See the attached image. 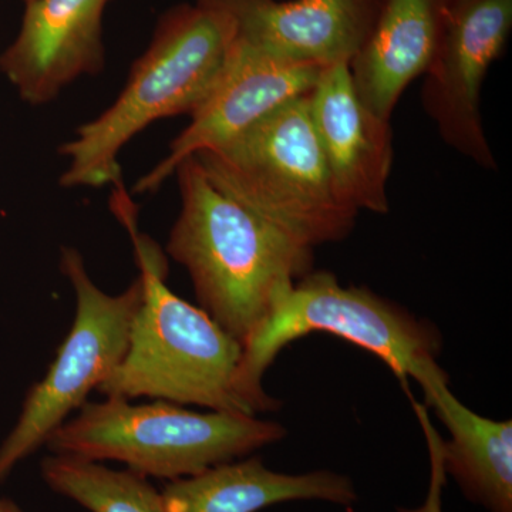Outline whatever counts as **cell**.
Returning <instances> with one entry per match:
<instances>
[{"label":"cell","instance_id":"6da1fadb","mask_svg":"<svg viewBox=\"0 0 512 512\" xmlns=\"http://www.w3.org/2000/svg\"><path fill=\"white\" fill-rule=\"evenodd\" d=\"M174 174L181 210L167 254L187 269L201 308L244 346L278 296L312 272L313 249L215 187L197 158L184 160Z\"/></svg>","mask_w":512,"mask_h":512},{"label":"cell","instance_id":"7a4b0ae2","mask_svg":"<svg viewBox=\"0 0 512 512\" xmlns=\"http://www.w3.org/2000/svg\"><path fill=\"white\" fill-rule=\"evenodd\" d=\"M111 187V210L133 239L143 301L131 322L126 355L97 392L128 402L148 397L252 414L237 393L241 343L204 309L168 289L167 261L153 239L138 229L126 185L120 180Z\"/></svg>","mask_w":512,"mask_h":512},{"label":"cell","instance_id":"3957f363","mask_svg":"<svg viewBox=\"0 0 512 512\" xmlns=\"http://www.w3.org/2000/svg\"><path fill=\"white\" fill-rule=\"evenodd\" d=\"M234 39V26L220 10L197 2L168 9L117 99L59 147L67 161L60 187L101 188L121 180L123 148L158 120L191 116L217 82Z\"/></svg>","mask_w":512,"mask_h":512},{"label":"cell","instance_id":"277c9868","mask_svg":"<svg viewBox=\"0 0 512 512\" xmlns=\"http://www.w3.org/2000/svg\"><path fill=\"white\" fill-rule=\"evenodd\" d=\"M192 157L215 187L305 247L340 241L355 227L357 212L333 187L309 94Z\"/></svg>","mask_w":512,"mask_h":512},{"label":"cell","instance_id":"5b68a950","mask_svg":"<svg viewBox=\"0 0 512 512\" xmlns=\"http://www.w3.org/2000/svg\"><path fill=\"white\" fill-rule=\"evenodd\" d=\"M313 332L345 339L383 360L407 384L448 377L439 366V330L366 288L343 286L329 272H309L276 299L262 328L242 346L237 393L249 412L278 409L262 387L268 367L285 346Z\"/></svg>","mask_w":512,"mask_h":512},{"label":"cell","instance_id":"8992f818","mask_svg":"<svg viewBox=\"0 0 512 512\" xmlns=\"http://www.w3.org/2000/svg\"><path fill=\"white\" fill-rule=\"evenodd\" d=\"M79 410L46 440L53 454L119 461L141 476L167 481L248 456L286 436L281 424L254 414L191 412L163 400L131 404L106 397Z\"/></svg>","mask_w":512,"mask_h":512},{"label":"cell","instance_id":"52a82bcc","mask_svg":"<svg viewBox=\"0 0 512 512\" xmlns=\"http://www.w3.org/2000/svg\"><path fill=\"white\" fill-rule=\"evenodd\" d=\"M59 266L76 293V316L56 359L26 394L18 423L0 447V483L120 365L143 301L140 276L119 295L101 291L76 248H62Z\"/></svg>","mask_w":512,"mask_h":512},{"label":"cell","instance_id":"ba28073f","mask_svg":"<svg viewBox=\"0 0 512 512\" xmlns=\"http://www.w3.org/2000/svg\"><path fill=\"white\" fill-rule=\"evenodd\" d=\"M512 28V0H453L424 73L423 104L440 136L480 167L497 170L481 117V87Z\"/></svg>","mask_w":512,"mask_h":512},{"label":"cell","instance_id":"9c48e42d","mask_svg":"<svg viewBox=\"0 0 512 512\" xmlns=\"http://www.w3.org/2000/svg\"><path fill=\"white\" fill-rule=\"evenodd\" d=\"M323 69L289 62L235 37L211 92L167 156L138 178L134 194H154L187 158L227 143L285 104L308 96Z\"/></svg>","mask_w":512,"mask_h":512},{"label":"cell","instance_id":"30bf717a","mask_svg":"<svg viewBox=\"0 0 512 512\" xmlns=\"http://www.w3.org/2000/svg\"><path fill=\"white\" fill-rule=\"evenodd\" d=\"M110 2L26 3L18 35L0 53V73L23 103L46 106L82 77L103 72V18Z\"/></svg>","mask_w":512,"mask_h":512},{"label":"cell","instance_id":"8fae6325","mask_svg":"<svg viewBox=\"0 0 512 512\" xmlns=\"http://www.w3.org/2000/svg\"><path fill=\"white\" fill-rule=\"evenodd\" d=\"M309 109L340 200L357 214H386L387 181L393 164L392 126L360 99L350 63L322 70L309 94Z\"/></svg>","mask_w":512,"mask_h":512},{"label":"cell","instance_id":"7c38bea8","mask_svg":"<svg viewBox=\"0 0 512 512\" xmlns=\"http://www.w3.org/2000/svg\"><path fill=\"white\" fill-rule=\"evenodd\" d=\"M224 13L235 37L289 62L350 63L366 42L380 0H197Z\"/></svg>","mask_w":512,"mask_h":512},{"label":"cell","instance_id":"4fadbf2b","mask_svg":"<svg viewBox=\"0 0 512 512\" xmlns=\"http://www.w3.org/2000/svg\"><path fill=\"white\" fill-rule=\"evenodd\" d=\"M453 0H380L366 42L350 62L357 94L370 110L392 119L394 107L429 69Z\"/></svg>","mask_w":512,"mask_h":512},{"label":"cell","instance_id":"5bb4252c","mask_svg":"<svg viewBox=\"0 0 512 512\" xmlns=\"http://www.w3.org/2000/svg\"><path fill=\"white\" fill-rule=\"evenodd\" d=\"M164 512H258L271 505L296 500L355 504V485L333 471L276 473L251 457L228 461L201 473L168 481L161 491Z\"/></svg>","mask_w":512,"mask_h":512},{"label":"cell","instance_id":"9a60e30c","mask_svg":"<svg viewBox=\"0 0 512 512\" xmlns=\"http://www.w3.org/2000/svg\"><path fill=\"white\" fill-rule=\"evenodd\" d=\"M427 406L450 433L439 446L447 470L473 503L490 512H512V421L474 413L448 389V377L421 384Z\"/></svg>","mask_w":512,"mask_h":512},{"label":"cell","instance_id":"2e32d148","mask_svg":"<svg viewBox=\"0 0 512 512\" xmlns=\"http://www.w3.org/2000/svg\"><path fill=\"white\" fill-rule=\"evenodd\" d=\"M42 477L50 490L90 512H164L161 491L128 468L53 454L42 461Z\"/></svg>","mask_w":512,"mask_h":512},{"label":"cell","instance_id":"e0dca14e","mask_svg":"<svg viewBox=\"0 0 512 512\" xmlns=\"http://www.w3.org/2000/svg\"><path fill=\"white\" fill-rule=\"evenodd\" d=\"M0 512H23L20 510L18 504L13 501L6 500V498H0Z\"/></svg>","mask_w":512,"mask_h":512},{"label":"cell","instance_id":"ac0fdd59","mask_svg":"<svg viewBox=\"0 0 512 512\" xmlns=\"http://www.w3.org/2000/svg\"><path fill=\"white\" fill-rule=\"evenodd\" d=\"M22 2L25 3V5H26V3L32 2V0H22Z\"/></svg>","mask_w":512,"mask_h":512}]
</instances>
